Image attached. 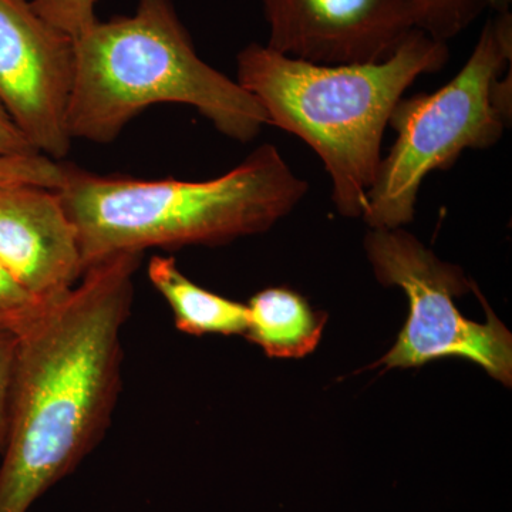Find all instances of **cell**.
<instances>
[{
    "label": "cell",
    "mask_w": 512,
    "mask_h": 512,
    "mask_svg": "<svg viewBox=\"0 0 512 512\" xmlns=\"http://www.w3.org/2000/svg\"><path fill=\"white\" fill-rule=\"evenodd\" d=\"M74 39L29 0H0V106L37 153L69 154Z\"/></svg>",
    "instance_id": "obj_7"
},
{
    "label": "cell",
    "mask_w": 512,
    "mask_h": 512,
    "mask_svg": "<svg viewBox=\"0 0 512 512\" xmlns=\"http://www.w3.org/2000/svg\"><path fill=\"white\" fill-rule=\"evenodd\" d=\"M66 178V165L43 154L0 156V187L39 185L60 190Z\"/></svg>",
    "instance_id": "obj_13"
},
{
    "label": "cell",
    "mask_w": 512,
    "mask_h": 512,
    "mask_svg": "<svg viewBox=\"0 0 512 512\" xmlns=\"http://www.w3.org/2000/svg\"><path fill=\"white\" fill-rule=\"evenodd\" d=\"M141 256L114 255L49 302L3 315L19 335L0 512H28L107 429L120 390L121 328Z\"/></svg>",
    "instance_id": "obj_1"
},
{
    "label": "cell",
    "mask_w": 512,
    "mask_h": 512,
    "mask_svg": "<svg viewBox=\"0 0 512 512\" xmlns=\"http://www.w3.org/2000/svg\"><path fill=\"white\" fill-rule=\"evenodd\" d=\"M367 256L380 284L399 286L410 315L396 345L380 360L387 369L417 367L443 357H464L511 386V333L485 303L487 323L464 318L454 298L473 289L456 265L440 261L402 228L372 229Z\"/></svg>",
    "instance_id": "obj_6"
},
{
    "label": "cell",
    "mask_w": 512,
    "mask_h": 512,
    "mask_svg": "<svg viewBox=\"0 0 512 512\" xmlns=\"http://www.w3.org/2000/svg\"><path fill=\"white\" fill-rule=\"evenodd\" d=\"M147 272L151 284L170 305L175 326L181 332L195 336L247 332L248 306L194 284L180 271L174 258L153 256Z\"/></svg>",
    "instance_id": "obj_11"
},
{
    "label": "cell",
    "mask_w": 512,
    "mask_h": 512,
    "mask_svg": "<svg viewBox=\"0 0 512 512\" xmlns=\"http://www.w3.org/2000/svg\"><path fill=\"white\" fill-rule=\"evenodd\" d=\"M33 10L50 25L76 39L96 18L99 0H29Z\"/></svg>",
    "instance_id": "obj_14"
},
{
    "label": "cell",
    "mask_w": 512,
    "mask_h": 512,
    "mask_svg": "<svg viewBox=\"0 0 512 512\" xmlns=\"http://www.w3.org/2000/svg\"><path fill=\"white\" fill-rule=\"evenodd\" d=\"M274 144L207 181L101 177L66 165L59 192L79 235L84 272L124 252L218 245L258 234L308 194Z\"/></svg>",
    "instance_id": "obj_3"
},
{
    "label": "cell",
    "mask_w": 512,
    "mask_h": 512,
    "mask_svg": "<svg viewBox=\"0 0 512 512\" xmlns=\"http://www.w3.org/2000/svg\"><path fill=\"white\" fill-rule=\"evenodd\" d=\"M419 30L441 42L464 32L488 8L487 0H409Z\"/></svg>",
    "instance_id": "obj_12"
},
{
    "label": "cell",
    "mask_w": 512,
    "mask_h": 512,
    "mask_svg": "<svg viewBox=\"0 0 512 512\" xmlns=\"http://www.w3.org/2000/svg\"><path fill=\"white\" fill-rule=\"evenodd\" d=\"M245 335L271 357H303L318 346L326 313L313 311L303 296L288 288H269L248 303Z\"/></svg>",
    "instance_id": "obj_10"
},
{
    "label": "cell",
    "mask_w": 512,
    "mask_h": 512,
    "mask_svg": "<svg viewBox=\"0 0 512 512\" xmlns=\"http://www.w3.org/2000/svg\"><path fill=\"white\" fill-rule=\"evenodd\" d=\"M164 103L194 107L241 143L269 124L237 80L198 56L170 0H138L130 18L97 20L74 39L73 140L111 143L141 111Z\"/></svg>",
    "instance_id": "obj_4"
},
{
    "label": "cell",
    "mask_w": 512,
    "mask_h": 512,
    "mask_svg": "<svg viewBox=\"0 0 512 512\" xmlns=\"http://www.w3.org/2000/svg\"><path fill=\"white\" fill-rule=\"evenodd\" d=\"M512 0H487L488 6L497 10V13L510 12Z\"/></svg>",
    "instance_id": "obj_18"
},
{
    "label": "cell",
    "mask_w": 512,
    "mask_h": 512,
    "mask_svg": "<svg viewBox=\"0 0 512 512\" xmlns=\"http://www.w3.org/2000/svg\"><path fill=\"white\" fill-rule=\"evenodd\" d=\"M512 16L498 13L481 30L463 69L437 92L402 99L390 116L396 141L367 192L363 220L372 229L402 228L414 218L427 175L446 170L466 150L495 146L511 123Z\"/></svg>",
    "instance_id": "obj_5"
},
{
    "label": "cell",
    "mask_w": 512,
    "mask_h": 512,
    "mask_svg": "<svg viewBox=\"0 0 512 512\" xmlns=\"http://www.w3.org/2000/svg\"><path fill=\"white\" fill-rule=\"evenodd\" d=\"M19 335L12 325L0 316V453L6 446L9 431L10 404L18 363Z\"/></svg>",
    "instance_id": "obj_15"
},
{
    "label": "cell",
    "mask_w": 512,
    "mask_h": 512,
    "mask_svg": "<svg viewBox=\"0 0 512 512\" xmlns=\"http://www.w3.org/2000/svg\"><path fill=\"white\" fill-rule=\"evenodd\" d=\"M35 302L0 264V316L18 312Z\"/></svg>",
    "instance_id": "obj_17"
},
{
    "label": "cell",
    "mask_w": 512,
    "mask_h": 512,
    "mask_svg": "<svg viewBox=\"0 0 512 512\" xmlns=\"http://www.w3.org/2000/svg\"><path fill=\"white\" fill-rule=\"evenodd\" d=\"M35 153H37L35 148L30 146L29 141L0 106V156H22V154Z\"/></svg>",
    "instance_id": "obj_16"
},
{
    "label": "cell",
    "mask_w": 512,
    "mask_h": 512,
    "mask_svg": "<svg viewBox=\"0 0 512 512\" xmlns=\"http://www.w3.org/2000/svg\"><path fill=\"white\" fill-rule=\"evenodd\" d=\"M0 264L36 302L53 301L82 279L79 235L57 190L0 187Z\"/></svg>",
    "instance_id": "obj_9"
},
{
    "label": "cell",
    "mask_w": 512,
    "mask_h": 512,
    "mask_svg": "<svg viewBox=\"0 0 512 512\" xmlns=\"http://www.w3.org/2000/svg\"><path fill=\"white\" fill-rule=\"evenodd\" d=\"M266 46L303 62L345 66L382 62L419 22L409 0H261Z\"/></svg>",
    "instance_id": "obj_8"
},
{
    "label": "cell",
    "mask_w": 512,
    "mask_h": 512,
    "mask_svg": "<svg viewBox=\"0 0 512 512\" xmlns=\"http://www.w3.org/2000/svg\"><path fill=\"white\" fill-rule=\"evenodd\" d=\"M450 59L446 42L421 30L376 63L325 66L251 43L237 56V82L265 110L269 124L301 138L332 180L343 217H363L382 163L384 131L404 92Z\"/></svg>",
    "instance_id": "obj_2"
}]
</instances>
